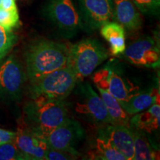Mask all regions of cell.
Here are the masks:
<instances>
[{"label":"cell","instance_id":"cell-1","mask_svg":"<svg viewBox=\"0 0 160 160\" xmlns=\"http://www.w3.org/2000/svg\"><path fill=\"white\" fill-rule=\"evenodd\" d=\"M68 48L65 44L40 39L30 44L25 53L28 77L31 83L68 66Z\"/></svg>","mask_w":160,"mask_h":160},{"label":"cell","instance_id":"cell-2","mask_svg":"<svg viewBox=\"0 0 160 160\" xmlns=\"http://www.w3.org/2000/svg\"><path fill=\"white\" fill-rule=\"evenodd\" d=\"M23 122L44 139L68 117L64 100L34 98L24 108Z\"/></svg>","mask_w":160,"mask_h":160},{"label":"cell","instance_id":"cell-3","mask_svg":"<svg viewBox=\"0 0 160 160\" xmlns=\"http://www.w3.org/2000/svg\"><path fill=\"white\" fill-rule=\"evenodd\" d=\"M108 57L106 49L97 40L82 39L68 49V66L74 73L77 82L82 81L92 74Z\"/></svg>","mask_w":160,"mask_h":160},{"label":"cell","instance_id":"cell-4","mask_svg":"<svg viewBox=\"0 0 160 160\" xmlns=\"http://www.w3.org/2000/svg\"><path fill=\"white\" fill-rule=\"evenodd\" d=\"M77 82L76 75L68 66L62 68L31 84L32 99L43 97L64 100L71 94Z\"/></svg>","mask_w":160,"mask_h":160},{"label":"cell","instance_id":"cell-5","mask_svg":"<svg viewBox=\"0 0 160 160\" xmlns=\"http://www.w3.org/2000/svg\"><path fill=\"white\" fill-rule=\"evenodd\" d=\"M45 15L64 37H73L82 27L81 18L73 0H48Z\"/></svg>","mask_w":160,"mask_h":160},{"label":"cell","instance_id":"cell-6","mask_svg":"<svg viewBox=\"0 0 160 160\" xmlns=\"http://www.w3.org/2000/svg\"><path fill=\"white\" fill-rule=\"evenodd\" d=\"M79 99L75 111L82 119L97 126L112 125L111 118L101 97H99L89 83L81 85Z\"/></svg>","mask_w":160,"mask_h":160},{"label":"cell","instance_id":"cell-7","mask_svg":"<svg viewBox=\"0 0 160 160\" xmlns=\"http://www.w3.org/2000/svg\"><path fill=\"white\" fill-rule=\"evenodd\" d=\"M25 82L22 66L13 56L0 65V99L17 102L22 99Z\"/></svg>","mask_w":160,"mask_h":160},{"label":"cell","instance_id":"cell-8","mask_svg":"<svg viewBox=\"0 0 160 160\" xmlns=\"http://www.w3.org/2000/svg\"><path fill=\"white\" fill-rule=\"evenodd\" d=\"M85 131L79 122L68 117L64 122L56 128L45 137L48 145L52 148L64 151L78 157L76 149L78 143L83 139Z\"/></svg>","mask_w":160,"mask_h":160},{"label":"cell","instance_id":"cell-9","mask_svg":"<svg viewBox=\"0 0 160 160\" xmlns=\"http://www.w3.org/2000/svg\"><path fill=\"white\" fill-rule=\"evenodd\" d=\"M93 80L97 88L107 91L120 104L138 93L133 84L111 67H105L96 72Z\"/></svg>","mask_w":160,"mask_h":160},{"label":"cell","instance_id":"cell-10","mask_svg":"<svg viewBox=\"0 0 160 160\" xmlns=\"http://www.w3.org/2000/svg\"><path fill=\"white\" fill-rule=\"evenodd\" d=\"M124 57L130 63L148 68L159 65V46L151 37L139 39L128 46L124 51Z\"/></svg>","mask_w":160,"mask_h":160},{"label":"cell","instance_id":"cell-11","mask_svg":"<svg viewBox=\"0 0 160 160\" xmlns=\"http://www.w3.org/2000/svg\"><path fill=\"white\" fill-rule=\"evenodd\" d=\"M14 142L25 159L43 160L48 148L45 139L24 122L16 132Z\"/></svg>","mask_w":160,"mask_h":160},{"label":"cell","instance_id":"cell-12","mask_svg":"<svg viewBox=\"0 0 160 160\" xmlns=\"http://www.w3.org/2000/svg\"><path fill=\"white\" fill-rule=\"evenodd\" d=\"M83 17L92 29H98L113 18V0H79Z\"/></svg>","mask_w":160,"mask_h":160},{"label":"cell","instance_id":"cell-13","mask_svg":"<svg viewBox=\"0 0 160 160\" xmlns=\"http://www.w3.org/2000/svg\"><path fill=\"white\" fill-rule=\"evenodd\" d=\"M101 137L105 138L127 160H133L134 137L131 128L123 125H107Z\"/></svg>","mask_w":160,"mask_h":160},{"label":"cell","instance_id":"cell-14","mask_svg":"<svg viewBox=\"0 0 160 160\" xmlns=\"http://www.w3.org/2000/svg\"><path fill=\"white\" fill-rule=\"evenodd\" d=\"M113 17L129 31H137L142 24L139 10L131 0H113Z\"/></svg>","mask_w":160,"mask_h":160},{"label":"cell","instance_id":"cell-15","mask_svg":"<svg viewBox=\"0 0 160 160\" xmlns=\"http://www.w3.org/2000/svg\"><path fill=\"white\" fill-rule=\"evenodd\" d=\"M159 102L153 104L149 108L139 112L129 121V127L136 131L151 133L159 128L160 122Z\"/></svg>","mask_w":160,"mask_h":160},{"label":"cell","instance_id":"cell-16","mask_svg":"<svg viewBox=\"0 0 160 160\" xmlns=\"http://www.w3.org/2000/svg\"><path fill=\"white\" fill-rule=\"evenodd\" d=\"M100 33L110 45L112 55L122 54L126 48L125 29L118 22H108L100 28Z\"/></svg>","mask_w":160,"mask_h":160},{"label":"cell","instance_id":"cell-17","mask_svg":"<svg viewBox=\"0 0 160 160\" xmlns=\"http://www.w3.org/2000/svg\"><path fill=\"white\" fill-rule=\"evenodd\" d=\"M159 102V90L151 89L149 92L136 93L128 101L121 103L122 107L129 116L135 115L149 108L153 104Z\"/></svg>","mask_w":160,"mask_h":160},{"label":"cell","instance_id":"cell-18","mask_svg":"<svg viewBox=\"0 0 160 160\" xmlns=\"http://www.w3.org/2000/svg\"><path fill=\"white\" fill-rule=\"evenodd\" d=\"M111 118L112 125L129 127L130 116L126 113L118 100L107 91L97 88ZM130 128V127H129Z\"/></svg>","mask_w":160,"mask_h":160},{"label":"cell","instance_id":"cell-19","mask_svg":"<svg viewBox=\"0 0 160 160\" xmlns=\"http://www.w3.org/2000/svg\"><path fill=\"white\" fill-rule=\"evenodd\" d=\"M134 137V160H151L159 159L157 151L153 148L145 133L133 130Z\"/></svg>","mask_w":160,"mask_h":160},{"label":"cell","instance_id":"cell-20","mask_svg":"<svg viewBox=\"0 0 160 160\" xmlns=\"http://www.w3.org/2000/svg\"><path fill=\"white\" fill-rule=\"evenodd\" d=\"M89 157L90 159L127 160L107 139L101 137L96 139L94 148L90 152Z\"/></svg>","mask_w":160,"mask_h":160},{"label":"cell","instance_id":"cell-21","mask_svg":"<svg viewBox=\"0 0 160 160\" xmlns=\"http://www.w3.org/2000/svg\"><path fill=\"white\" fill-rule=\"evenodd\" d=\"M17 42V37L11 30L0 25V62L11 51Z\"/></svg>","mask_w":160,"mask_h":160},{"label":"cell","instance_id":"cell-22","mask_svg":"<svg viewBox=\"0 0 160 160\" xmlns=\"http://www.w3.org/2000/svg\"><path fill=\"white\" fill-rule=\"evenodd\" d=\"M19 17L18 10H5L0 7V25L11 30L19 25Z\"/></svg>","mask_w":160,"mask_h":160},{"label":"cell","instance_id":"cell-23","mask_svg":"<svg viewBox=\"0 0 160 160\" xmlns=\"http://www.w3.org/2000/svg\"><path fill=\"white\" fill-rule=\"evenodd\" d=\"M15 159H25V158L18 149L14 141L0 145V160Z\"/></svg>","mask_w":160,"mask_h":160},{"label":"cell","instance_id":"cell-24","mask_svg":"<svg viewBox=\"0 0 160 160\" xmlns=\"http://www.w3.org/2000/svg\"><path fill=\"white\" fill-rule=\"evenodd\" d=\"M137 8L144 13L157 14L159 11L160 0H131Z\"/></svg>","mask_w":160,"mask_h":160},{"label":"cell","instance_id":"cell-25","mask_svg":"<svg viewBox=\"0 0 160 160\" xmlns=\"http://www.w3.org/2000/svg\"><path fill=\"white\" fill-rule=\"evenodd\" d=\"M76 159H77V157L68 152L52 148L49 146L44 158V159L45 160H70Z\"/></svg>","mask_w":160,"mask_h":160},{"label":"cell","instance_id":"cell-26","mask_svg":"<svg viewBox=\"0 0 160 160\" xmlns=\"http://www.w3.org/2000/svg\"><path fill=\"white\" fill-rule=\"evenodd\" d=\"M16 138V132L0 128V145L13 142Z\"/></svg>","mask_w":160,"mask_h":160},{"label":"cell","instance_id":"cell-27","mask_svg":"<svg viewBox=\"0 0 160 160\" xmlns=\"http://www.w3.org/2000/svg\"><path fill=\"white\" fill-rule=\"evenodd\" d=\"M0 7L5 10H17L16 0H1Z\"/></svg>","mask_w":160,"mask_h":160},{"label":"cell","instance_id":"cell-28","mask_svg":"<svg viewBox=\"0 0 160 160\" xmlns=\"http://www.w3.org/2000/svg\"><path fill=\"white\" fill-rule=\"evenodd\" d=\"M0 4H1V0H0Z\"/></svg>","mask_w":160,"mask_h":160}]
</instances>
